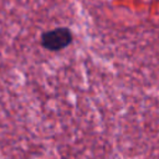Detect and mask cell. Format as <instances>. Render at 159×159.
I'll use <instances>...</instances> for the list:
<instances>
[{
	"label": "cell",
	"mask_w": 159,
	"mask_h": 159,
	"mask_svg": "<svg viewBox=\"0 0 159 159\" xmlns=\"http://www.w3.org/2000/svg\"><path fill=\"white\" fill-rule=\"evenodd\" d=\"M72 32L67 27H57L46 31L41 36V45L50 51H58L67 47L72 42Z\"/></svg>",
	"instance_id": "6da1fadb"
}]
</instances>
